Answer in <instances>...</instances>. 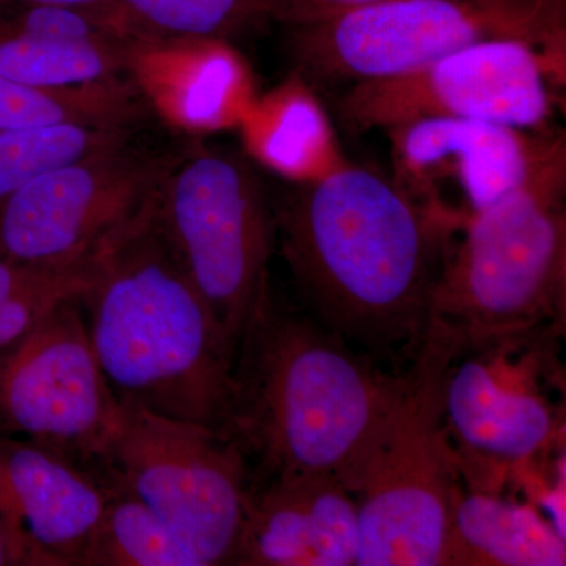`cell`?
<instances>
[{"label": "cell", "mask_w": 566, "mask_h": 566, "mask_svg": "<svg viewBox=\"0 0 566 566\" xmlns=\"http://www.w3.org/2000/svg\"><path fill=\"white\" fill-rule=\"evenodd\" d=\"M180 155L129 139L39 175L0 202V252L55 270L87 263L147 210Z\"/></svg>", "instance_id": "cell-9"}, {"label": "cell", "mask_w": 566, "mask_h": 566, "mask_svg": "<svg viewBox=\"0 0 566 566\" xmlns=\"http://www.w3.org/2000/svg\"><path fill=\"white\" fill-rule=\"evenodd\" d=\"M463 344L431 319L389 408L346 476L357 505L356 566H441L461 465L446 422L444 378Z\"/></svg>", "instance_id": "cell-4"}, {"label": "cell", "mask_w": 566, "mask_h": 566, "mask_svg": "<svg viewBox=\"0 0 566 566\" xmlns=\"http://www.w3.org/2000/svg\"><path fill=\"white\" fill-rule=\"evenodd\" d=\"M565 0H386L290 29L297 69L329 84L400 76L486 40L532 44L564 80Z\"/></svg>", "instance_id": "cell-6"}, {"label": "cell", "mask_w": 566, "mask_h": 566, "mask_svg": "<svg viewBox=\"0 0 566 566\" xmlns=\"http://www.w3.org/2000/svg\"><path fill=\"white\" fill-rule=\"evenodd\" d=\"M565 535L538 510L488 491L458 493L444 565L564 566Z\"/></svg>", "instance_id": "cell-16"}, {"label": "cell", "mask_w": 566, "mask_h": 566, "mask_svg": "<svg viewBox=\"0 0 566 566\" xmlns=\"http://www.w3.org/2000/svg\"><path fill=\"white\" fill-rule=\"evenodd\" d=\"M80 294L0 353V438L35 442L96 474L120 405L93 352Z\"/></svg>", "instance_id": "cell-11"}, {"label": "cell", "mask_w": 566, "mask_h": 566, "mask_svg": "<svg viewBox=\"0 0 566 566\" xmlns=\"http://www.w3.org/2000/svg\"><path fill=\"white\" fill-rule=\"evenodd\" d=\"M558 80L532 44L486 40L400 76L348 85L337 107L354 132H390L427 118L545 132L554 109L549 85Z\"/></svg>", "instance_id": "cell-10"}, {"label": "cell", "mask_w": 566, "mask_h": 566, "mask_svg": "<svg viewBox=\"0 0 566 566\" xmlns=\"http://www.w3.org/2000/svg\"><path fill=\"white\" fill-rule=\"evenodd\" d=\"M153 203L92 259L80 294L88 338L118 405L229 434L237 345L175 259Z\"/></svg>", "instance_id": "cell-2"}, {"label": "cell", "mask_w": 566, "mask_h": 566, "mask_svg": "<svg viewBox=\"0 0 566 566\" xmlns=\"http://www.w3.org/2000/svg\"><path fill=\"white\" fill-rule=\"evenodd\" d=\"M106 506L85 566H200L140 499L103 476Z\"/></svg>", "instance_id": "cell-19"}, {"label": "cell", "mask_w": 566, "mask_h": 566, "mask_svg": "<svg viewBox=\"0 0 566 566\" xmlns=\"http://www.w3.org/2000/svg\"><path fill=\"white\" fill-rule=\"evenodd\" d=\"M558 326L461 344L446 371V422L458 458L515 468L556 434L546 385L553 382L549 333Z\"/></svg>", "instance_id": "cell-12"}, {"label": "cell", "mask_w": 566, "mask_h": 566, "mask_svg": "<svg viewBox=\"0 0 566 566\" xmlns=\"http://www.w3.org/2000/svg\"><path fill=\"white\" fill-rule=\"evenodd\" d=\"M91 263L71 268H44L0 303V353L20 344L69 297L84 292Z\"/></svg>", "instance_id": "cell-22"}, {"label": "cell", "mask_w": 566, "mask_h": 566, "mask_svg": "<svg viewBox=\"0 0 566 566\" xmlns=\"http://www.w3.org/2000/svg\"><path fill=\"white\" fill-rule=\"evenodd\" d=\"M41 270L44 268L13 262L0 252V303L6 301L11 293L17 292L25 282L31 281L33 275Z\"/></svg>", "instance_id": "cell-25"}, {"label": "cell", "mask_w": 566, "mask_h": 566, "mask_svg": "<svg viewBox=\"0 0 566 566\" xmlns=\"http://www.w3.org/2000/svg\"><path fill=\"white\" fill-rule=\"evenodd\" d=\"M0 566H40L39 558L17 532L0 520Z\"/></svg>", "instance_id": "cell-24"}, {"label": "cell", "mask_w": 566, "mask_h": 566, "mask_svg": "<svg viewBox=\"0 0 566 566\" xmlns=\"http://www.w3.org/2000/svg\"><path fill=\"white\" fill-rule=\"evenodd\" d=\"M400 374H386L314 316L266 303L234 357L229 434L253 480L346 476L392 401Z\"/></svg>", "instance_id": "cell-3"}, {"label": "cell", "mask_w": 566, "mask_h": 566, "mask_svg": "<svg viewBox=\"0 0 566 566\" xmlns=\"http://www.w3.org/2000/svg\"><path fill=\"white\" fill-rule=\"evenodd\" d=\"M566 166L469 216L447 256L431 319L465 345L564 323Z\"/></svg>", "instance_id": "cell-5"}, {"label": "cell", "mask_w": 566, "mask_h": 566, "mask_svg": "<svg viewBox=\"0 0 566 566\" xmlns=\"http://www.w3.org/2000/svg\"><path fill=\"white\" fill-rule=\"evenodd\" d=\"M133 139V129L62 125L0 129V202L39 175Z\"/></svg>", "instance_id": "cell-21"}, {"label": "cell", "mask_w": 566, "mask_h": 566, "mask_svg": "<svg viewBox=\"0 0 566 566\" xmlns=\"http://www.w3.org/2000/svg\"><path fill=\"white\" fill-rule=\"evenodd\" d=\"M153 214L238 349L271 293L275 222L263 182L232 153H181L156 192Z\"/></svg>", "instance_id": "cell-7"}, {"label": "cell", "mask_w": 566, "mask_h": 566, "mask_svg": "<svg viewBox=\"0 0 566 566\" xmlns=\"http://www.w3.org/2000/svg\"><path fill=\"white\" fill-rule=\"evenodd\" d=\"M106 499L102 475L35 442L0 438V520L40 566H85Z\"/></svg>", "instance_id": "cell-14"}, {"label": "cell", "mask_w": 566, "mask_h": 566, "mask_svg": "<svg viewBox=\"0 0 566 566\" xmlns=\"http://www.w3.org/2000/svg\"><path fill=\"white\" fill-rule=\"evenodd\" d=\"M356 499L329 474L252 480L234 565L353 566Z\"/></svg>", "instance_id": "cell-15"}, {"label": "cell", "mask_w": 566, "mask_h": 566, "mask_svg": "<svg viewBox=\"0 0 566 566\" xmlns=\"http://www.w3.org/2000/svg\"><path fill=\"white\" fill-rule=\"evenodd\" d=\"M275 241L331 333L370 356L415 359L464 219L360 166H333L271 200Z\"/></svg>", "instance_id": "cell-1"}, {"label": "cell", "mask_w": 566, "mask_h": 566, "mask_svg": "<svg viewBox=\"0 0 566 566\" xmlns=\"http://www.w3.org/2000/svg\"><path fill=\"white\" fill-rule=\"evenodd\" d=\"M262 0H103L96 3L120 31L137 39L207 40L256 22Z\"/></svg>", "instance_id": "cell-20"}, {"label": "cell", "mask_w": 566, "mask_h": 566, "mask_svg": "<svg viewBox=\"0 0 566 566\" xmlns=\"http://www.w3.org/2000/svg\"><path fill=\"white\" fill-rule=\"evenodd\" d=\"M394 181L416 200L468 221L517 188L566 166L564 134L427 118L390 129Z\"/></svg>", "instance_id": "cell-13"}, {"label": "cell", "mask_w": 566, "mask_h": 566, "mask_svg": "<svg viewBox=\"0 0 566 566\" xmlns=\"http://www.w3.org/2000/svg\"><path fill=\"white\" fill-rule=\"evenodd\" d=\"M103 0H0V11L35 6H95Z\"/></svg>", "instance_id": "cell-26"}, {"label": "cell", "mask_w": 566, "mask_h": 566, "mask_svg": "<svg viewBox=\"0 0 566 566\" xmlns=\"http://www.w3.org/2000/svg\"><path fill=\"white\" fill-rule=\"evenodd\" d=\"M150 112L144 84L134 76L43 87L0 76V129L80 125L136 129Z\"/></svg>", "instance_id": "cell-17"}, {"label": "cell", "mask_w": 566, "mask_h": 566, "mask_svg": "<svg viewBox=\"0 0 566 566\" xmlns=\"http://www.w3.org/2000/svg\"><path fill=\"white\" fill-rule=\"evenodd\" d=\"M156 48L140 39L69 43L0 33V76L43 87L134 76L137 65Z\"/></svg>", "instance_id": "cell-18"}, {"label": "cell", "mask_w": 566, "mask_h": 566, "mask_svg": "<svg viewBox=\"0 0 566 566\" xmlns=\"http://www.w3.org/2000/svg\"><path fill=\"white\" fill-rule=\"evenodd\" d=\"M96 472L140 499L200 566L234 565L253 476L232 436L120 406Z\"/></svg>", "instance_id": "cell-8"}, {"label": "cell", "mask_w": 566, "mask_h": 566, "mask_svg": "<svg viewBox=\"0 0 566 566\" xmlns=\"http://www.w3.org/2000/svg\"><path fill=\"white\" fill-rule=\"evenodd\" d=\"M378 2L386 0H262L256 21H274L296 29Z\"/></svg>", "instance_id": "cell-23"}]
</instances>
